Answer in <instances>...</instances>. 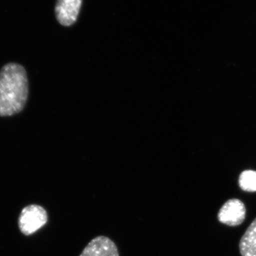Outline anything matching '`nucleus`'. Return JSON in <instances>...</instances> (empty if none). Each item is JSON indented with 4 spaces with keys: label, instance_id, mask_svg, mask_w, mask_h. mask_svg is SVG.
<instances>
[{
    "label": "nucleus",
    "instance_id": "5",
    "mask_svg": "<svg viewBox=\"0 0 256 256\" xmlns=\"http://www.w3.org/2000/svg\"><path fill=\"white\" fill-rule=\"evenodd\" d=\"M82 4V0H57L55 13L58 22L65 26L75 23Z\"/></svg>",
    "mask_w": 256,
    "mask_h": 256
},
{
    "label": "nucleus",
    "instance_id": "6",
    "mask_svg": "<svg viewBox=\"0 0 256 256\" xmlns=\"http://www.w3.org/2000/svg\"><path fill=\"white\" fill-rule=\"evenodd\" d=\"M239 250L242 256H256V218L240 238Z\"/></svg>",
    "mask_w": 256,
    "mask_h": 256
},
{
    "label": "nucleus",
    "instance_id": "7",
    "mask_svg": "<svg viewBox=\"0 0 256 256\" xmlns=\"http://www.w3.org/2000/svg\"><path fill=\"white\" fill-rule=\"evenodd\" d=\"M239 186L242 191L256 192V172L246 170L239 176Z\"/></svg>",
    "mask_w": 256,
    "mask_h": 256
},
{
    "label": "nucleus",
    "instance_id": "2",
    "mask_svg": "<svg viewBox=\"0 0 256 256\" xmlns=\"http://www.w3.org/2000/svg\"><path fill=\"white\" fill-rule=\"evenodd\" d=\"M48 214L41 206L32 204L22 210L18 218V227L24 235H31L47 223Z\"/></svg>",
    "mask_w": 256,
    "mask_h": 256
},
{
    "label": "nucleus",
    "instance_id": "1",
    "mask_svg": "<svg viewBox=\"0 0 256 256\" xmlns=\"http://www.w3.org/2000/svg\"><path fill=\"white\" fill-rule=\"evenodd\" d=\"M26 72L15 63L5 65L0 70V116L6 117L23 110L28 100Z\"/></svg>",
    "mask_w": 256,
    "mask_h": 256
},
{
    "label": "nucleus",
    "instance_id": "4",
    "mask_svg": "<svg viewBox=\"0 0 256 256\" xmlns=\"http://www.w3.org/2000/svg\"><path fill=\"white\" fill-rule=\"evenodd\" d=\"M79 256H120L117 246L108 237L99 236L92 239Z\"/></svg>",
    "mask_w": 256,
    "mask_h": 256
},
{
    "label": "nucleus",
    "instance_id": "3",
    "mask_svg": "<svg viewBox=\"0 0 256 256\" xmlns=\"http://www.w3.org/2000/svg\"><path fill=\"white\" fill-rule=\"evenodd\" d=\"M246 208L238 198H230L224 204L218 213L220 223L230 227L240 226L245 220Z\"/></svg>",
    "mask_w": 256,
    "mask_h": 256
}]
</instances>
